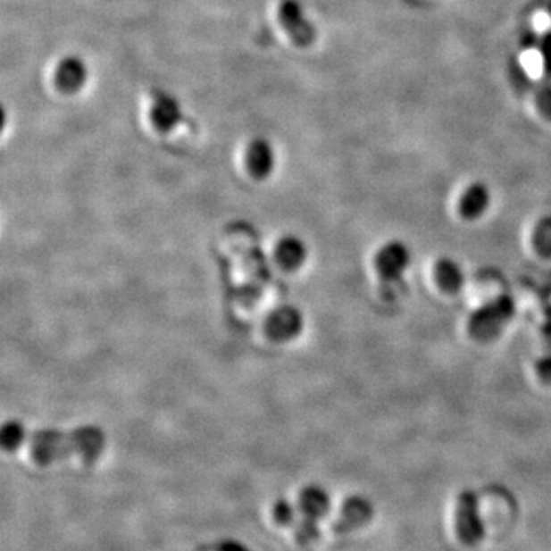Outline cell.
Returning <instances> with one entry per match:
<instances>
[{
    "label": "cell",
    "instance_id": "obj_14",
    "mask_svg": "<svg viewBox=\"0 0 551 551\" xmlns=\"http://www.w3.org/2000/svg\"><path fill=\"white\" fill-rule=\"evenodd\" d=\"M2 445L6 449H16L27 438V428L19 420H10L2 426Z\"/></svg>",
    "mask_w": 551,
    "mask_h": 551
},
{
    "label": "cell",
    "instance_id": "obj_16",
    "mask_svg": "<svg viewBox=\"0 0 551 551\" xmlns=\"http://www.w3.org/2000/svg\"><path fill=\"white\" fill-rule=\"evenodd\" d=\"M542 55H544V64H546L547 70L551 71V34L547 36L546 42H544Z\"/></svg>",
    "mask_w": 551,
    "mask_h": 551
},
{
    "label": "cell",
    "instance_id": "obj_10",
    "mask_svg": "<svg viewBox=\"0 0 551 551\" xmlns=\"http://www.w3.org/2000/svg\"><path fill=\"white\" fill-rule=\"evenodd\" d=\"M86 80H88V68L80 57L68 55L60 60L54 74V81L59 91L63 94H75L85 86Z\"/></svg>",
    "mask_w": 551,
    "mask_h": 551
},
{
    "label": "cell",
    "instance_id": "obj_1",
    "mask_svg": "<svg viewBox=\"0 0 551 551\" xmlns=\"http://www.w3.org/2000/svg\"><path fill=\"white\" fill-rule=\"evenodd\" d=\"M106 435L96 424H83L71 432H60L55 429L38 430L31 437V450L38 460L54 461L70 455H98L104 447Z\"/></svg>",
    "mask_w": 551,
    "mask_h": 551
},
{
    "label": "cell",
    "instance_id": "obj_13",
    "mask_svg": "<svg viewBox=\"0 0 551 551\" xmlns=\"http://www.w3.org/2000/svg\"><path fill=\"white\" fill-rule=\"evenodd\" d=\"M533 248L539 256L551 259V216H544L538 221L531 236Z\"/></svg>",
    "mask_w": 551,
    "mask_h": 551
},
{
    "label": "cell",
    "instance_id": "obj_4",
    "mask_svg": "<svg viewBox=\"0 0 551 551\" xmlns=\"http://www.w3.org/2000/svg\"><path fill=\"white\" fill-rule=\"evenodd\" d=\"M411 263V250L402 241L386 242L375 253L374 268L381 282L397 284L402 280Z\"/></svg>",
    "mask_w": 551,
    "mask_h": 551
},
{
    "label": "cell",
    "instance_id": "obj_8",
    "mask_svg": "<svg viewBox=\"0 0 551 551\" xmlns=\"http://www.w3.org/2000/svg\"><path fill=\"white\" fill-rule=\"evenodd\" d=\"M274 263L287 273H295L304 267L308 259V246L299 236H282L273 250Z\"/></svg>",
    "mask_w": 551,
    "mask_h": 551
},
{
    "label": "cell",
    "instance_id": "obj_2",
    "mask_svg": "<svg viewBox=\"0 0 551 551\" xmlns=\"http://www.w3.org/2000/svg\"><path fill=\"white\" fill-rule=\"evenodd\" d=\"M513 316L514 300L512 296L501 295L472 313L467 321V331L478 342H488L498 338Z\"/></svg>",
    "mask_w": 551,
    "mask_h": 551
},
{
    "label": "cell",
    "instance_id": "obj_12",
    "mask_svg": "<svg viewBox=\"0 0 551 551\" xmlns=\"http://www.w3.org/2000/svg\"><path fill=\"white\" fill-rule=\"evenodd\" d=\"M435 282L446 293H456L464 285V271L452 257H439L434 267Z\"/></svg>",
    "mask_w": 551,
    "mask_h": 551
},
{
    "label": "cell",
    "instance_id": "obj_6",
    "mask_svg": "<svg viewBox=\"0 0 551 551\" xmlns=\"http://www.w3.org/2000/svg\"><path fill=\"white\" fill-rule=\"evenodd\" d=\"M278 17L289 38L300 48L310 46L316 40V28L306 19L297 0H282L279 4Z\"/></svg>",
    "mask_w": 551,
    "mask_h": 551
},
{
    "label": "cell",
    "instance_id": "obj_7",
    "mask_svg": "<svg viewBox=\"0 0 551 551\" xmlns=\"http://www.w3.org/2000/svg\"><path fill=\"white\" fill-rule=\"evenodd\" d=\"M184 120L182 107L175 96L156 91L150 104V121L160 132H171Z\"/></svg>",
    "mask_w": 551,
    "mask_h": 551
},
{
    "label": "cell",
    "instance_id": "obj_5",
    "mask_svg": "<svg viewBox=\"0 0 551 551\" xmlns=\"http://www.w3.org/2000/svg\"><path fill=\"white\" fill-rule=\"evenodd\" d=\"M456 533L464 546H477L484 535L478 498L475 493L463 492L456 503Z\"/></svg>",
    "mask_w": 551,
    "mask_h": 551
},
{
    "label": "cell",
    "instance_id": "obj_3",
    "mask_svg": "<svg viewBox=\"0 0 551 551\" xmlns=\"http://www.w3.org/2000/svg\"><path fill=\"white\" fill-rule=\"evenodd\" d=\"M305 328L302 311L295 305H280L270 311L263 321V331L270 342L276 345L289 343L299 338Z\"/></svg>",
    "mask_w": 551,
    "mask_h": 551
},
{
    "label": "cell",
    "instance_id": "obj_11",
    "mask_svg": "<svg viewBox=\"0 0 551 551\" xmlns=\"http://www.w3.org/2000/svg\"><path fill=\"white\" fill-rule=\"evenodd\" d=\"M488 204H490V192H488V186H484L482 182H473L461 195L460 201H458V212H460L461 218L464 220H478L486 213Z\"/></svg>",
    "mask_w": 551,
    "mask_h": 551
},
{
    "label": "cell",
    "instance_id": "obj_9",
    "mask_svg": "<svg viewBox=\"0 0 551 551\" xmlns=\"http://www.w3.org/2000/svg\"><path fill=\"white\" fill-rule=\"evenodd\" d=\"M276 164L273 146L265 138H255L246 146V166L255 179H267Z\"/></svg>",
    "mask_w": 551,
    "mask_h": 551
},
{
    "label": "cell",
    "instance_id": "obj_15",
    "mask_svg": "<svg viewBox=\"0 0 551 551\" xmlns=\"http://www.w3.org/2000/svg\"><path fill=\"white\" fill-rule=\"evenodd\" d=\"M536 372L544 383H551V354H547L542 359L538 360Z\"/></svg>",
    "mask_w": 551,
    "mask_h": 551
}]
</instances>
